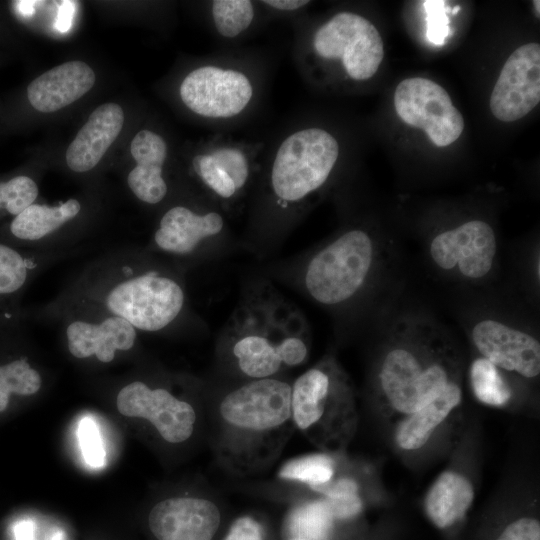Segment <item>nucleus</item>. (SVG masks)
I'll return each mask as SVG.
<instances>
[{
	"instance_id": "58836bf2",
	"label": "nucleus",
	"mask_w": 540,
	"mask_h": 540,
	"mask_svg": "<svg viewBox=\"0 0 540 540\" xmlns=\"http://www.w3.org/2000/svg\"><path fill=\"white\" fill-rule=\"evenodd\" d=\"M459 8H460L459 6L455 7V8L452 10V14L457 13V11L459 10Z\"/></svg>"
},
{
	"instance_id": "2eb2a0df",
	"label": "nucleus",
	"mask_w": 540,
	"mask_h": 540,
	"mask_svg": "<svg viewBox=\"0 0 540 540\" xmlns=\"http://www.w3.org/2000/svg\"><path fill=\"white\" fill-rule=\"evenodd\" d=\"M540 102V45L527 43L506 60L492 90L489 106L502 122L526 116Z\"/></svg>"
},
{
	"instance_id": "f257e3e1",
	"label": "nucleus",
	"mask_w": 540,
	"mask_h": 540,
	"mask_svg": "<svg viewBox=\"0 0 540 540\" xmlns=\"http://www.w3.org/2000/svg\"><path fill=\"white\" fill-rule=\"evenodd\" d=\"M215 424V454L224 468L239 476L263 471L295 429L291 384L278 377L248 380L220 399Z\"/></svg>"
},
{
	"instance_id": "0eeeda50",
	"label": "nucleus",
	"mask_w": 540,
	"mask_h": 540,
	"mask_svg": "<svg viewBox=\"0 0 540 540\" xmlns=\"http://www.w3.org/2000/svg\"><path fill=\"white\" fill-rule=\"evenodd\" d=\"M182 104L212 125L230 124L257 104L261 77L245 61L214 58L191 69L179 85Z\"/></svg>"
},
{
	"instance_id": "cd10ccee",
	"label": "nucleus",
	"mask_w": 540,
	"mask_h": 540,
	"mask_svg": "<svg viewBox=\"0 0 540 540\" xmlns=\"http://www.w3.org/2000/svg\"><path fill=\"white\" fill-rule=\"evenodd\" d=\"M42 386L40 373L25 359H17L0 366V412L4 411L11 394L30 396Z\"/></svg>"
},
{
	"instance_id": "9d476101",
	"label": "nucleus",
	"mask_w": 540,
	"mask_h": 540,
	"mask_svg": "<svg viewBox=\"0 0 540 540\" xmlns=\"http://www.w3.org/2000/svg\"><path fill=\"white\" fill-rule=\"evenodd\" d=\"M263 149L262 143L212 136L193 153L191 173L213 198L231 203L240 198L254 180Z\"/></svg>"
},
{
	"instance_id": "f3484780",
	"label": "nucleus",
	"mask_w": 540,
	"mask_h": 540,
	"mask_svg": "<svg viewBox=\"0 0 540 540\" xmlns=\"http://www.w3.org/2000/svg\"><path fill=\"white\" fill-rule=\"evenodd\" d=\"M221 520L214 500L178 496L156 503L149 512L148 526L157 540H213Z\"/></svg>"
},
{
	"instance_id": "5701e85b",
	"label": "nucleus",
	"mask_w": 540,
	"mask_h": 540,
	"mask_svg": "<svg viewBox=\"0 0 540 540\" xmlns=\"http://www.w3.org/2000/svg\"><path fill=\"white\" fill-rule=\"evenodd\" d=\"M462 397V391L453 392L423 410L400 419L394 433L396 445L404 451L422 448L461 405Z\"/></svg>"
},
{
	"instance_id": "393cba45",
	"label": "nucleus",
	"mask_w": 540,
	"mask_h": 540,
	"mask_svg": "<svg viewBox=\"0 0 540 540\" xmlns=\"http://www.w3.org/2000/svg\"><path fill=\"white\" fill-rule=\"evenodd\" d=\"M335 518L324 498L295 506L285 520L287 538L330 540Z\"/></svg>"
},
{
	"instance_id": "20e7f679",
	"label": "nucleus",
	"mask_w": 540,
	"mask_h": 540,
	"mask_svg": "<svg viewBox=\"0 0 540 540\" xmlns=\"http://www.w3.org/2000/svg\"><path fill=\"white\" fill-rule=\"evenodd\" d=\"M68 300L121 317L137 331L157 332L179 317L185 292L173 276L119 254L86 269Z\"/></svg>"
},
{
	"instance_id": "423d86ee",
	"label": "nucleus",
	"mask_w": 540,
	"mask_h": 540,
	"mask_svg": "<svg viewBox=\"0 0 540 540\" xmlns=\"http://www.w3.org/2000/svg\"><path fill=\"white\" fill-rule=\"evenodd\" d=\"M291 412L295 429L325 453L347 447L358 422L355 392L334 356H324L291 384Z\"/></svg>"
},
{
	"instance_id": "ddd939ff",
	"label": "nucleus",
	"mask_w": 540,
	"mask_h": 540,
	"mask_svg": "<svg viewBox=\"0 0 540 540\" xmlns=\"http://www.w3.org/2000/svg\"><path fill=\"white\" fill-rule=\"evenodd\" d=\"M65 336L68 350L74 357H95L102 363H109L117 352L134 347L137 330L121 317L68 300Z\"/></svg>"
},
{
	"instance_id": "4468645a",
	"label": "nucleus",
	"mask_w": 540,
	"mask_h": 540,
	"mask_svg": "<svg viewBox=\"0 0 540 540\" xmlns=\"http://www.w3.org/2000/svg\"><path fill=\"white\" fill-rule=\"evenodd\" d=\"M116 406L126 417L149 421L162 439L171 444L187 441L195 431V408L165 388L133 381L119 391Z\"/></svg>"
},
{
	"instance_id": "dca6fc26",
	"label": "nucleus",
	"mask_w": 540,
	"mask_h": 540,
	"mask_svg": "<svg viewBox=\"0 0 540 540\" xmlns=\"http://www.w3.org/2000/svg\"><path fill=\"white\" fill-rule=\"evenodd\" d=\"M472 342L500 370L533 379L540 373V344L531 334L494 319H482L471 330Z\"/></svg>"
},
{
	"instance_id": "f03ea898",
	"label": "nucleus",
	"mask_w": 540,
	"mask_h": 540,
	"mask_svg": "<svg viewBox=\"0 0 540 540\" xmlns=\"http://www.w3.org/2000/svg\"><path fill=\"white\" fill-rule=\"evenodd\" d=\"M310 346L305 316L269 283L247 289L222 337L226 355L249 380L277 377L288 368L302 365Z\"/></svg>"
},
{
	"instance_id": "bb28decb",
	"label": "nucleus",
	"mask_w": 540,
	"mask_h": 540,
	"mask_svg": "<svg viewBox=\"0 0 540 540\" xmlns=\"http://www.w3.org/2000/svg\"><path fill=\"white\" fill-rule=\"evenodd\" d=\"M469 379L475 398L484 405L504 407L512 398V389L501 370L483 357L471 363Z\"/></svg>"
},
{
	"instance_id": "9b49d317",
	"label": "nucleus",
	"mask_w": 540,
	"mask_h": 540,
	"mask_svg": "<svg viewBox=\"0 0 540 540\" xmlns=\"http://www.w3.org/2000/svg\"><path fill=\"white\" fill-rule=\"evenodd\" d=\"M394 107L407 125L422 129L438 147L455 142L464 130V119L448 92L423 77L402 80L394 92Z\"/></svg>"
},
{
	"instance_id": "6e6552de",
	"label": "nucleus",
	"mask_w": 540,
	"mask_h": 540,
	"mask_svg": "<svg viewBox=\"0 0 540 540\" xmlns=\"http://www.w3.org/2000/svg\"><path fill=\"white\" fill-rule=\"evenodd\" d=\"M294 58L302 66L313 62L338 63L352 81L372 78L384 58L382 37L364 16L340 11L294 42Z\"/></svg>"
},
{
	"instance_id": "39448f33",
	"label": "nucleus",
	"mask_w": 540,
	"mask_h": 540,
	"mask_svg": "<svg viewBox=\"0 0 540 540\" xmlns=\"http://www.w3.org/2000/svg\"><path fill=\"white\" fill-rule=\"evenodd\" d=\"M340 149L337 138L322 127L291 126L260 164L268 200L282 212L302 207L330 179Z\"/></svg>"
},
{
	"instance_id": "e433bc0d",
	"label": "nucleus",
	"mask_w": 540,
	"mask_h": 540,
	"mask_svg": "<svg viewBox=\"0 0 540 540\" xmlns=\"http://www.w3.org/2000/svg\"><path fill=\"white\" fill-rule=\"evenodd\" d=\"M267 12L275 14H295L310 4L306 0H264L258 2Z\"/></svg>"
},
{
	"instance_id": "a878e982",
	"label": "nucleus",
	"mask_w": 540,
	"mask_h": 540,
	"mask_svg": "<svg viewBox=\"0 0 540 540\" xmlns=\"http://www.w3.org/2000/svg\"><path fill=\"white\" fill-rule=\"evenodd\" d=\"M260 5L250 0H214L210 18L215 33L225 40L246 35L255 25Z\"/></svg>"
},
{
	"instance_id": "4be33fe9",
	"label": "nucleus",
	"mask_w": 540,
	"mask_h": 540,
	"mask_svg": "<svg viewBox=\"0 0 540 540\" xmlns=\"http://www.w3.org/2000/svg\"><path fill=\"white\" fill-rule=\"evenodd\" d=\"M472 483L462 474L446 470L429 488L424 508L431 522L445 529L462 519L474 500Z\"/></svg>"
},
{
	"instance_id": "c9c22d12",
	"label": "nucleus",
	"mask_w": 540,
	"mask_h": 540,
	"mask_svg": "<svg viewBox=\"0 0 540 540\" xmlns=\"http://www.w3.org/2000/svg\"><path fill=\"white\" fill-rule=\"evenodd\" d=\"M223 540H264V529L253 517L242 516L232 523Z\"/></svg>"
},
{
	"instance_id": "1a4fd4ad",
	"label": "nucleus",
	"mask_w": 540,
	"mask_h": 540,
	"mask_svg": "<svg viewBox=\"0 0 540 540\" xmlns=\"http://www.w3.org/2000/svg\"><path fill=\"white\" fill-rule=\"evenodd\" d=\"M377 255V246L366 231L357 228L345 231L308 261L304 287L319 304H344L365 288L375 269Z\"/></svg>"
},
{
	"instance_id": "412c9836",
	"label": "nucleus",
	"mask_w": 540,
	"mask_h": 540,
	"mask_svg": "<svg viewBox=\"0 0 540 540\" xmlns=\"http://www.w3.org/2000/svg\"><path fill=\"white\" fill-rule=\"evenodd\" d=\"M130 152L136 163L127 176L130 190L143 203L159 204L168 193L164 177L168 157L165 138L149 129L140 130L131 141Z\"/></svg>"
},
{
	"instance_id": "a211bd4d",
	"label": "nucleus",
	"mask_w": 540,
	"mask_h": 540,
	"mask_svg": "<svg viewBox=\"0 0 540 540\" xmlns=\"http://www.w3.org/2000/svg\"><path fill=\"white\" fill-rule=\"evenodd\" d=\"M223 216L215 210L196 211L185 205L169 208L161 217L154 233L158 249L174 255H189L209 238L224 229Z\"/></svg>"
},
{
	"instance_id": "473e14b6",
	"label": "nucleus",
	"mask_w": 540,
	"mask_h": 540,
	"mask_svg": "<svg viewBox=\"0 0 540 540\" xmlns=\"http://www.w3.org/2000/svg\"><path fill=\"white\" fill-rule=\"evenodd\" d=\"M78 436L85 461L93 467L103 465L105 451L97 425L91 418L85 417L81 420Z\"/></svg>"
},
{
	"instance_id": "ea45409f",
	"label": "nucleus",
	"mask_w": 540,
	"mask_h": 540,
	"mask_svg": "<svg viewBox=\"0 0 540 540\" xmlns=\"http://www.w3.org/2000/svg\"><path fill=\"white\" fill-rule=\"evenodd\" d=\"M286 540H302V539H298V538H287Z\"/></svg>"
},
{
	"instance_id": "f704fd0d",
	"label": "nucleus",
	"mask_w": 540,
	"mask_h": 540,
	"mask_svg": "<svg viewBox=\"0 0 540 540\" xmlns=\"http://www.w3.org/2000/svg\"><path fill=\"white\" fill-rule=\"evenodd\" d=\"M335 520H349L357 516L363 507L359 493L342 494L325 498Z\"/></svg>"
},
{
	"instance_id": "4c0bfd02",
	"label": "nucleus",
	"mask_w": 540,
	"mask_h": 540,
	"mask_svg": "<svg viewBox=\"0 0 540 540\" xmlns=\"http://www.w3.org/2000/svg\"><path fill=\"white\" fill-rule=\"evenodd\" d=\"M534 6H535V10L537 11L536 12L537 13V18H539L540 17V9H539L540 2L539 1H534Z\"/></svg>"
},
{
	"instance_id": "72a5a7b5",
	"label": "nucleus",
	"mask_w": 540,
	"mask_h": 540,
	"mask_svg": "<svg viewBox=\"0 0 540 540\" xmlns=\"http://www.w3.org/2000/svg\"><path fill=\"white\" fill-rule=\"evenodd\" d=\"M495 540H540V522L532 517H521L505 527Z\"/></svg>"
},
{
	"instance_id": "f8f14e48",
	"label": "nucleus",
	"mask_w": 540,
	"mask_h": 540,
	"mask_svg": "<svg viewBox=\"0 0 540 540\" xmlns=\"http://www.w3.org/2000/svg\"><path fill=\"white\" fill-rule=\"evenodd\" d=\"M497 239L485 221L474 219L435 235L429 244L433 264L458 279L476 282L493 269Z\"/></svg>"
},
{
	"instance_id": "b1692460",
	"label": "nucleus",
	"mask_w": 540,
	"mask_h": 540,
	"mask_svg": "<svg viewBox=\"0 0 540 540\" xmlns=\"http://www.w3.org/2000/svg\"><path fill=\"white\" fill-rule=\"evenodd\" d=\"M80 211L81 203L75 198L55 206L33 203L15 216L10 231L24 241L44 240L76 218Z\"/></svg>"
},
{
	"instance_id": "7ed1b4c3",
	"label": "nucleus",
	"mask_w": 540,
	"mask_h": 540,
	"mask_svg": "<svg viewBox=\"0 0 540 540\" xmlns=\"http://www.w3.org/2000/svg\"><path fill=\"white\" fill-rule=\"evenodd\" d=\"M375 389L382 407L402 419L462 391L459 360L433 324L403 321L380 356Z\"/></svg>"
},
{
	"instance_id": "7c9ffc66",
	"label": "nucleus",
	"mask_w": 540,
	"mask_h": 540,
	"mask_svg": "<svg viewBox=\"0 0 540 540\" xmlns=\"http://www.w3.org/2000/svg\"><path fill=\"white\" fill-rule=\"evenodd\" d=\"M37 196L38 186L30 177L17 176L0 182V209L4 208L11 215H19Z\"/></svg>"
},
{
	"instance_id": "aec40b11",
	"label": "nucleus",
	"mask_w": 540,
	"mask_h": 540,
	"mask_svg": "<svg viewBox=\"0 0 540 540\" xmlns=\"http://www.w3.org/2000/svg\"><path fill=\"white\" fill-rule=\"evenodd\" d=\"M124 112L114 102L98 106L80 128L66 150L67 166L74 172L92 170L120 134Z\"/></svg>"
},
{
	"instance_id": "2f4dec72",
	"label": "nucleus",
	"mask_w": 540,
	"mask_h": 540,
	"mask_svg": "<svg viewBox=\"0 0 540 540\" xmlns=\"http://www.w3.org/2000/svg\"><path fill=\"white\" fill-rule=\"evenodd\" d=\"M426 37L434 45H443L450 35L449 18L445 1H424Z\"/></svg>"
},
{
	"instance_id": "c85d7f7f",
	"label": "nucleus",
	"mask_w": 540,
	"mask_h": 540,
	"mask_svg": "<svg viewBox=\"0 0 540 540\" xmlns=\"http://www.w3.org/2000/svg\"><path fill=\"white\" fill-rule=\"evenodd\" d=\"M334 473V460L327 453H323L302 456L286 462L279 471V477L314 487L331 481Z\"/></svg>"
},
{
	"instance_id": "6ab92c4d",
	"label": "nucleus",
	"mask_w": 540,
	"mask_h": 540,
	"mask_svg": "<svg viewBox=\"0 0 540 540\" xmlns=\"http://www.w3.org/2000/svg\"><path fill=\"white\" fill-rule=\"evenodd\" d=\"M95 81V73L87 63L67 61L36 77L27 87V97L35 110L52 113L80 99Z\"/></svg>"
},
{
	"instance_id": "c756f323",
	"label": "nucleus",
	"mask_w": 540,
	"mask_h": 540,
	"mask_svg": "<svg viewBox=\"0 0 540 540\" xmlns=\"http://www.w3.org/2000/svg\"><path fill=\"white\" fill-rule=\"evenodd\" d=\"M38 266L35 257H24L13 248L0 244V296L19 292Z\"/></svg>"
}]
</instances>
